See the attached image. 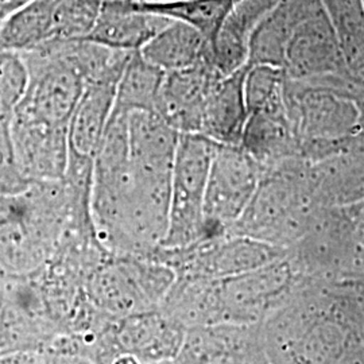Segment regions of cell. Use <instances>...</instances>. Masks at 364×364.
Masks as SVG:
<instances>
[{
    "label": "cell",
    "mask_w": 364,
    "mask_h": 364,
    "mask_svg": "<svg viewBox=\"0 0 364 364\" xmlns=\"http://www.w3.org/2000/svg\"><path fill=\"white\" fill-rule=\"evenodd\" d=\"M165 73L149 63L139 50L131 53L117 81L114 111L124 114L135 109L156 111Z\"/></svg>",
    "instance_id": "7c38bea8"
},
{
    "label": "cell",
    "mask_w": 364,
    "mask_h": 364,
    "mask_svg": "<svg viewBox=\"0 0 364 364\" xmlns=\"http://www.w3.org/2000/svg\"><path fill=\"white\" fill-rule=\"evenodd\" d=\"M242 96L237 78H231L209 92L203 109L200 131L223 141L236 138L242 123Z\"/></svg>",
    "instance_id": "4fadbf2b"
},
{
    "label": "cell",
    "mask_w": 364,
    "mask_h": 364,
    "mask_svg": "<svg viewBox=\"0 0 364 364\" xmlns=\"http://www.w3.org/2000/svg\"><path fill=\"white\" fill-rule=\"evenodd\" d=\"M212 144L197 132H181L170 180L169 220L162 246L181 250L204 228V204Z\"/></svg>",
    "instance_id": "3957f363"
},
{
    "label": "cell",
    "mask_w": 364,
    "mask_h": 364,
    "mask_svg": "<svg viewBox=\"0 0 364 364\" xmlns=\"http://www.w3.org/2000/svg\"><path fill=\"white\" fill-rule=\"evenodd\" d=\"M28 85V69L22 54L0 50V117H11Z\"/></svg>",
    "instance_id": "9a60e30c"
},
{
    "label": "cell",
    "mask_w": 364,
    "mask_h": 364,
    "mask_svg": "<svg viewBox=\"0 0 364 364\" xmlns=\"http://www.w3.org/2000/svg\"><path fill=\"white\" fill-rule=\"evenodd\" d=\"M205 45H209L208 41L195 27L180 21H170L169 25L158 31L139 52L164 72H173L196 65Z\"/></svg>",
    "instance_id": "8fae6325"
},
{
    "label": "cell",
    "mask_w": 364,
    "mask_h": 364,
    "mask_svg": "<svg viewBox=\"0 0 364 364\" xmlns=\"http://www.w3.org/2000/svg\"><path fill=\"white\" fill-rule=\"evenodd\" d=\"M239 0H127L129 6L195 27L213 49L221 27Z\"/></svg>",
    "instance_id": "9c48e42d"
},
{
    "label": "cell",
    "mask_w": 364,
    "mask_h": 364,
    "mask_svg": "<svg viewBox=\"0 0 364 364\" xmlns=\"http://www.w3.org/2000/svg\"><path fill=\"white\" fill-rule=\"evenodd\" d=\"M209 92L197 65L166 72L156 111L178 132H198Z\"/></svg>",
    "instance_id": "52a82bcc"
},
{
    "label": "cell",
    "mask_w": 364,
    "mask_h": 364,
    "mask_svg": "<svg viewBox=\"0 0 364 364\" xmlns=\"http://www.w3.org/2000/svg\"><path fill=\"white\" fill-rule=\"evenodd\" d=\"M252 171L246 158L223 151L213 156L209 169L204 215L212 219L234 218L247 201Z\"/></svg>",
    "instance_id": "ba28073f"
},
{
    "label": "cell",
    "mask_w": 364,
    "mask_h": 364,
    "mask_svg": "<svg viewBox=\"0 0 364 364\" xmlns=\"http://www.w3.org/2000/svg\"><path fill=\"white\" fill-rule=\"evenodd\" d=\"M55 38L54 0H31L0 25V50L27 52Z\"/></svg>",
    "instance_id": "30bf717a"
},
{
    "label": "cell",
    "mask_w": 364,
    "mask_h": 364,
    "mask_svg": "<svg viewBox=\"0 0 364 364\" xmlns=\"http://www.w3.org/2000/svg\"><path fill=\"white\" fill-rule=\"evenodd\" d=\"M169 23L168 18L132 9L127 0H108L102 3L95 25L82 41L114 50L136 52Z\"/></svg>",
    "instance_id": "5b68a950"
},
{
    "label": "cell",
    "mask_w": 364,
    "mask_h": 364,
    "mask_svg": "<svg viewBox=\"0 0 364 364\" xmlns=\"http://www.w3.org/2000/svg\"><path fill=\"white\" fill-rule=\"evenodd\" d=\"M21 54L28 69V85L11 120L49 127L68 126L85 88L84 78L54 41Z\"/></svg>",
    "instance_id": "7a4b0ae2"
},
{
    "label": "cell",
    "mask_w": 364,
    "mask_h": 364,
    "mask_svg": "<svg viewBox=\"0 0 364 364\" xmlns=\"http://www.w3.org/2000/svg\"><path fill=\"white\" fill-rule=\"evenodd\" d=\"M123 344H129V351L142 352L144 358L159 360L170 358V324L164 318H135L124 326Z\"/></svg>",
    "instance_id": "5bb4252c"
},
{
    "label": "cell",
    "mask_w": 364,
    "mask_h": 364,
    "mask_svg": "<svg viewBox=\"0 0 364 364\" xmlns=\"http://www.w3.org/2000/svg\"><path fill=\"white\" fill-rule=\"evenodd\" d=\"M10 129L19 165L30 181L55 182L65 177L68 126L49 127L10 120Z\"/></svg>",
    "instance_id": "277c9868"
},
{
    "label": "cell",
    "mask_w": 364,
    "mask_h": 364,
    "mask_svg": "<svg viewBox=\"0 0 364 364\" xmlns=\"http://www.w3.org/2000/svg\"><path fill=\"white\" fill-rule=\"evenodd\" d=\"M117 82L87 84L69 119V158L92 164L115 105Z\"/></svg>",
    "instance_id": "8992f818"
},
{
    "label": "cell",
    "mask_w": 364,
    "mask_h": 364,
    "mask_svg": "<svg viewBox=\"0 0 364 364\" xmlns=\"http://www.w3.org/2000/svg\"><path fill=\"white\" fill-rule=\"evenodd\" d=\"M11 117H0V196L21 195L31 186L19 165L14 147Z\"/></svg>",
    "instance_id": "2e32d148"
},
{
    "label": "cell",
    "mask_w": 364,
    "mask_h": 364,
    "mask_svg": "<svg viewBox=\"0 0 364 364\" xmlns=\"http://www.w3.org/2000/svg\"><path fill=\"white\" fill-rule=\"evenodd\" d=\"M171 174L131 164L124 134L105 135L92 161L91 215L100 242L120 255L162 246L169 220Z\"/></svg>",
    "instance_id": "6da1fadb"
}]
</instances>
